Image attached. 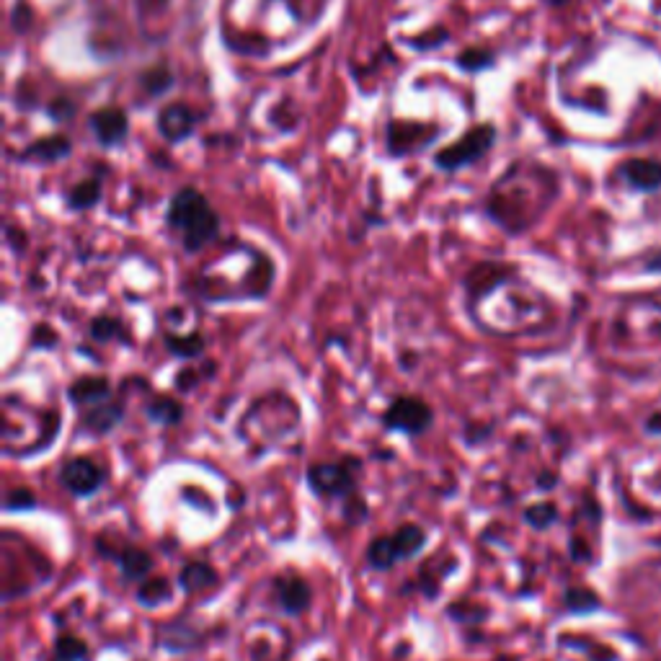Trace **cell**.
<instances>
[{"instance_id":"obj_1","label":"cell","mask_w":661,"mask_h":661,"mask_svg":"<svg viewBox=\"0 0 661 661\" xmlns=\"http://www.w3.org/2000/svg\"><path fill=\"white\" fill-rule=\"evenodd\" d=\"M168 228L181 238V246L189 254H197L210 241H215L220 233V217L212 210L210 202L186 186L181 192L173 194L171 204H168Z\"/></svg>"},{"instance_id":"obj_2","label":"cell","mask_w":661,"mask_h":661,"mask_svg":"<svg viewBox=\"0 0 661 661\" xmlns=\"http://www.w3.org/2000/svg\"><path fill=\"white\" fill-rule=\"evenodd\" d=\"M362 473V460L344 458L339 463H316L308 468L310 491L321 499H352L357 494V481Z\"/></svg>"},{"instance_id":"obj_3","label":"cell","mask_w":661,"mask_h":661,"mask_svg":"<svg viewBox=\"0 0 661 661\" xmlns=\"http://www.w3.org/2000/svg\"><path fill=\"white\" fill-rule=\"evenodd\" d=\"M383 424L390 432H401L411 434V437H419V434L429 432L434 424V411L424 398L419 396H398L393 398L383 414Z\"/></svg>"},{"instance_id":"obj_4","label":"cell","mask_w":661,"mask_h":661,"mask_svg":"<svg viewBox=\"0 0 661 661\" xmlns=\"http://www.w3.org/2000/svg\"><path fill=\"white\" fill-rule=\"evenodd\" d=\"M496 140V130L491 124H481V127H473L465 137H460L458 143L450 145V148L439 150L434 155V163H437L442 171H458V168L470 166L473 161H481L483 155L489 153L491 145Z\"/></svg>"},{"instance_id":"obj_5","label":"cell","mask_w":661,"mask_h":661,"mask_svg":"<svg viewBox=\"0 0 661 661\" xmlns=\"http://www.w3.org/2000/svg\"><path fill=\"white\" fill-rule=\"evenodd\" d=\"M106 473L91 458H70L60 470L62 489L73 496H93L104 486Z\"/></svg>"},{"instance_id":"obj_6","label":"cell","mask_w":661,"mask_h":661,"mask_svg":"<svg viewBox=\"0 0 661 661\" xmlns=\"http://www.w3.org/2000/svg\"><path fill=\"white\" fill-rule=\"evenodd\" d=\"M274 602L287 615H303L313 602L310 584L297 574H282L274 579Z\"/></svg>"},{"instance_id":"obj_7","label":"cell","mask_w":661,"mask_h":661,"mask_svg":"<svg viewBox=\"0 0 661 661\" xmlns=\"http://www.w3.org/2000/svg\"><path fill=\"white\" fill-rule=\"evenodd\" d=\"M88 127H91L93 137L99 140V145L104 148H114L127 137L130 132V124H127V114L117 106H106V109H99V112H93L88 117Z\"/></svg>"},{"instance_id":"obj_8","label":"cell","mask_w":661,"mask_h":661,"mask_svg":"<svg viewBox=\"0 0 661 661\" xmlns=\"http://www.w3.org/2000/svg\"><path fill=\"white\" fill-rule=\"evenodd\" d=\"M199 122V114L194 109H189L186 104L176 101V104H168L161 114H158V130L166 137L168 143H179L184 137H189L194 132Z\"/></svg>"},{"instance_id":"obj_9","label":"cell","mask_w":661,"mask_h":661,"mask_svg":"<svg viewBox=\"0 0 661 661\" xmlns=\"http://www.w3.org/2000/svg\"><path fill=\"white\" fill-rule=\"evenodd\" d=\"M99 553L117 561L127 581H143L148 579V574L153 571V556H150L148 550L135 548V545H124V548L119 550H106L99 545Z\"/></svg>"},{"instance_id":"obj_10","label":"cell","mask_w":661,"mask_h":661,"mask_svg":"<svg viewBox=\"0 0 661 661\" xmlns=\"http://www.w3.org/2000/svg\"><path fill=\"white\" fill-rule=\"evenodd\" d=\"M68 398L75 403V406L91 408V406H99V403L109 401V398H114V390H112V383H109V377L86 375V377H78V380L70 385Z\"/></svg>"},{"instance_id":"obj_11","label":"cell","mask_w":661,"mask_h":661,"mask_svg":"<svg viewBox=\"0 0 661 661\" xmlns=\"http://www.w3.org/2000/svg\"><path fill=\"white\" fill-rule=\"evenodd\" d=\"M122 419H124V401L122 398H109V401L99 403V406L86 408L81 424L86 432L106 434L112 432Z\"/></svg>"},{"instance_id":"obj_12","label":"cell","mask_w":661,"mask_h":661,"mask_svg":"<svg viewBox=\"0 0 661 661\" xmlns=\"http://www.w3.org/2000/svg\"><path fill=\"white\" fill-rule=\"evenodd\" d=\"M217 581H220V576H217L215 566H210V563L204 561H189L179 574L181 589L189 594L207 592V589L215 587Z\"/></svg>"},{"instance_id":"obj_13","label":"cell","mask_w":661,"mask_h":661,"mask_svg":"<svg viewBox=\"0 0 661 661\" xmlns=\"http://www.w3.org/2000/svg\"><path fill=\"white\" fill-rule=\"evenodd\" d=\"M73 145H70V137L65 135H50L42 137L37 143H31L26 148L24 158L26 161H42V163H57L62 158H68Z\"/></svg>"},{"instance_id":"obj_14","label":"cell","mask_w":661,"mask_h":661,"mask_svg":"<svg viewBox=\"0 0 661 661\" xmlns=\"http://www.w3.org/2000/svg\"><path fill=\"white\" fill-rule=\"evenodd\" d=\"M396 563H401V553L393 535H380L367 545V566L375 571H388Z\"/></svg>"},{"instance_id":"obj_15","label":"cell","mask_w":661,"mask_h":661,"mask_svg":"<svg viewBox=\"0 0 661 661\" xmlns=\"http://www.w3.org/2000/svg\"><path fill=\"white\" fill-rule=\"evenodd\" d=\"M625 179L631 181L633 189L651 192L661 186V163L659 161H631L625 163Z\"/></svg>"},{"instance_id":"obj_16","label":"cell","mask_w":661,"mask_h":661,"mask_svg":"<svg viewBox=\"0 0 661 661\" xmlns=\"http://www.w3.org/2000/svg\"><path fill=\"white\" fill-rule=\"evenodd\" d=\"M145 416L155 424H163V427H173V424H179L181 416H184V408L181 403H176L173 398L168 396H153L145 406Z\"/></svg>"},{"instance_id":"obj_17","label":"cell","mask_w":661,"mask_h":661,"mask_svg":"<svg viewBox=\"0 0 661 661\" xmlns=\"http://www.w3.org/2000/svg\"><path fill=\"white\" fill-rule=\"evenodd\" d=\"M163 344H166L168 352L173 354V357L179 359H197L204 354V339L202 334H197V331H192V334L186 336H176V334H166L163 336Z\"/></svg>"},{"instance_id":"obj_18","label":"cell","mask_w":661,"mask_h":661,"mask_svg":"<svg viewBox=\"0 0 661 661\" xmlns=\"http://www.w3.org/2000/svg\"><path fill=\"white\" fill-rule=\"evenodd\" d=\"M393 538H396L398 553H401V561H408V558H414L424 545H427V532L421 530L419 525L414 522H408V525H401L396 532H393Z\"/></svg>"},{"instance_id":"obj_19","label":"cell","mask_w":661,"mask_h":661,"mask_svg":"<svg viewBox=\"0 0 661 661\" xmlns=\"http://www.w3.org/2000/svg\"><path fill=\"white\" fill-rule=\"evenodd\" d=\"M137 602L143 607H158L163 602L171 600V581L163 576H153V579H143L140 589H137Z\"/></svg>"},{"instance_id":"obj_20","label":"cell","mask_w":661,"mask_h":661,"mask_svg":"<svg viewBox=\"0 0 661 661\" xmlns=\"http://www.w3.org/2000/svg\"><path fill=\"white\" fill-rule=\"evenodd\" d=\"M101 199V181L99 179H88L75 184L68 192V204L73 210H88L93 204Z\"/></svg>"},{"instance_id":"obj_21","label":"cell","mask_w":661,"mask_h":661,"mask_svg":"<svg viewBox=\"0 0 661 661\" xmlns=\"http://www.w3.org/2000/svg\"><path fill=\"white\" fill-rule=\"evenodd\" d=\"M88 334H91V339L96 341H114V339H127V331H124V326L119 323V318H112V316H96L91 321V326H88Z\"/></svg>"},{"instance_id":"obj_22","label":"cell","mask_w":661,"mask_h":661,"mask_svg":"<svg viewBox=\"0 0 661 661\" xmlns=\"http://www.w3.org/2000/svg\"><path fill=\"white\" fill-rule=\"evenodd\" d=\"M52 654L62 661H88V643L81 641L78 636H70V633H65V636H60L55 641V649H52Z\"/></svg>"},{"instance_id":"obj_23","label":"cell","mask_w":661,"mask_h":661,"mask_svg":"<svg viewBox=\"0 0 661 661\" xmlns=\"http://www.w3.org/2000/svg\"><path fill=\"white\" fill-rule=\"evenodd\" d=\"M556 517L558 512L553 504H532V507L525 512V519L535 527V530H545V527L556 522Z\"/></svg>"},{"instance_id":"obj_24","label":"cell","mask_w":661,"mask_h":661,"mask_svg":"<svg viewBox=\"0 0 661 661\" xmlns=\"http://www.w3.org/2000/svg\"><path fill=\"white\" fill-rule=\"evenodd\" d=\"M458 65L463 70H470V73H476V70H486L494 65V55L489 50H465L463 55L458 57Z\"/></svg>"},{"instance_id":"obj_25","label":"cell","mask_w":661,"mask_h":661,"mask_svg":"<svg viewBox=\"0 0 661 661\" xmlns=\"http://www.w3.org/2000/svg\"><path fill=\"white\" fill-rule=\"evenodd\" d=\"M37 507V496L31 494L29 489L19 486V489H11L6 496V509L8 512H21V509H34Z\"/></svg>"},{"instance_id":"obj_26","label":"cell","mask_w":661,"mask_h":661,"mask_svg":"<svg viewBox=\"0 0 661 661\" xmlns=\"http://www.w3.org/2000/svg\"><path fill=\"white\" fill-rule=\"evenodd\" d=\"M171 73H168L166 68H155L150 70V73L143 75V86L148 88L150 96H158V93H163L166 88H171Z\"/></svg>"},{"instance_id":"obj_27","label":"cell","mask_w":661,"mask_h":661,"mask_svg":"<svg viewBox=\"0 0 661 661\" xmlns=\"http://www.w3.org/2000/svg\"><path fill=\"white\" fill-rule=\"evenodd\" d=\"M204 375H207V367H204L202 372L192 370V367H186V370H181L179 375H176V388H179V390H194Z\"/></svg>"},{"instance_id":"obj_28","label":"cell","mask_w":661,"mask_h":661,"mask_svg":"<svg viewBox=\"0 0 661 661\" xmlns=\"http://www.w3.org/2000/svg\"><path fill=\"white\" fill-rule=\"evenodd\" d=\"M584 602H587V605H594L597 600H594L592 594L581 592V589H571L569 597H566V605H569V610H574V612H581Z\"/></svg>"},{"instance_id":"obj_29","label":"cell","mask_w":661,"mask_h":661,"mask_svg":"<svg viewBox=\"0 0 661 661\" xmlns=\"http://www.w3.org/2000/svg\"><path fill=\"white\" fill-rule=\"evenodd\" d=\"M62 101H55V104H50V114L55 119H60V117H70V114H73V104H68V106H60Z\"/></svg>"},{"instance_id":"obj_30","label":"cell","mask_w":661,"mask_h":661,"mask_svg":"<svg viewBox=\"0 0 661 661\" xmlns=\"http://www.w3.org/2000/svg\"><path fill=\"white\" fill-rule=\"evenodd\" d=\"M47 661H62V659H57V656H55V654H52V656H50V659H47Z\"/></svg>"}]
</instances>
